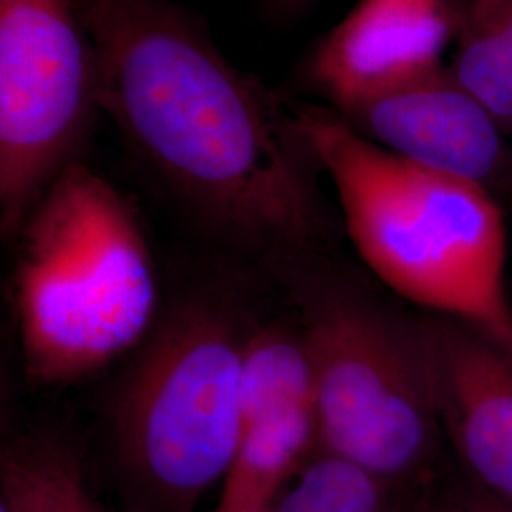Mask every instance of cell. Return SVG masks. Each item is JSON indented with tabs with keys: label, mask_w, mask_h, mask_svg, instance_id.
<instances>
[{
	"label": "cell",
	"mask_w": 512,
	"mask_h": 512,
	"mask_svg": "<svg viewBox=\"0 0 512 512\" xmlns=\"http://www.w3.org/2000/svg\"><path fill=\"white\" fill-rule=\"evenodd\" d=\"M92 512H110V511H107V509H103V507H101V505H99V503H97V501H95V499H93Z\"/></svg>",
	"instance_id": "18"
},
{
	"label": "cell",
	"mask_w": 512,
	"mask_h": 512,
	"mask_svg": "<svg viewBox=\"0 0 512 512\" xmlns=\"http://www.w3.org/2000/svg\"><path fill=\"white\" fill-rule=\"evenodd\" d=\"M14 310L27 378L71 384L137 346L158 308L135 209L103 175L67 165L18 232Z\"/></svg>",
	"instance_id": "3"
},
{
	"label": "cell",
	"mask_w": 512,
	"mask_h": 512,
	"mask_svg": "<svg viewBox=\"0 0 512 512\" xmlns=\"http://www.w3.org/2000/svg\"><path fill=\"white\" fill-rule=\"evenodd\" d=\"M293 109L366 266L410 302L512 353L507 226L497 196L385 150L325 105Z\"/></svg>",
	"instance_id": "2"
},
{
	"label": "cell",
	"mask_w": 512,
	"mask_h": 512,
	"mask_svg": "<svg viewBox=\"0 0 512 512\" xmlns=\"http://www.w3.org/2000/svg\"><path fill=\"white\" fill-rule=\"evenodd\" d=\"M281 14H296L304 8H308L313 0H270Z\"/></svg>",
	"instance_id": "16"
},
{
	"label": "cell",
	"mask_w": 512,
	"mask_h": 512,
	"mask_svg": "<svg viewBox=\"0 0 512 512\" xmlns=\"http://www.w3.org/2000/svg\"><path fill=\"white\" fill-rule=\"evenodd\" d=\"M0 512H8V509L4 505H0Z\"/></svg>",
	"instance_id": "21"
},
{
	"label": "cell",
	"mask_w": 512,
	"mask_h": 512,
	"mask_svg": "<svg viewBox=\"0 0 512 512\" xmlns=\"http://www.w3.org/2000/svg\"><path fill=\"white\" fill-rule=\"evenodd\" d=\"M423 507H425V512H458L452 495H448L440 501H433V503H423Z\"/></svg>",
	"instance_id": "17"
},
{
	"label": "cell",
	"mask_w": 512,
	"mask_h": 512,
	"mask_svg": "<svg viewBox=\"0 0 512 512\" xmlns=\"http://www.w3.org/2000/svg\"><path fill=\"white\" fill-rule=\"evenodd\" d=\"M418 323L442 437L465 480L512 509V353L450 317Z\"/></svg>",
	"instance_id": "8"
},
{
	"label": "cell",
	"mask_w": 512,
	"mask_h": 512,
	"mask_svg": "<svg viewBox=\"0 0 512 512\" xmlns=\"http://www.w3.org/2000/svg\"><path fill=\"white\" fill-rule=\"evenodd\" d=\"M450 495L458 512H512L511 507L495 501L490 495L482 494L467 480H463Z\"/></svg>",
	"instance_id": "15"
},
{
	"label": "cell",
	"mask_w": 512,
	"mask_h": 512,
	"mask_svg": "<svg viewBox=\"0 0 512 512\" xmlns=\"http://www.w3.org/2000/svg\"><path fill=\"white\" fill-rule=\"evenodd\" d=\"M99 105L92 38L73 0H0V222L18 236L76 162Z\"/></svg>",
	"instance_id": "6"
},
{
	"label": "cell",
	"mask_w": 512,
	"mask_h": 512,
	"mask_svg": "<svg viewBox=\"0 0 512 512\" xmlns=\"http://www.w3.org/2000/svg\"><path fill=\"white\" fill-rule=\"evenodd\" d=\"M408 512H425V507H423V503H421V505H416L414 509H410Z\"/></svg>",
	"instance_id": "19"
},
{
	"label": "cell",
	"mask_w": 512,
	"mask_h": 512,
	"mask_svg": "<svg viewBox=\"0 0 512 512\" xmlns=\"http://www.w3.org/2000/svg\"><path fill=\"white\" fill-rule=\"evenodd\" d=\"M0 488L8 512H92V495L71 452L54 440H19L2 454Z\"/></svg>",
	"instance_id": "13"
},
{
	"label": "cell",
	"mask_w": 512,
	"mask_h": 512,
	"mask_svg": "<svg viewBox=\"0 0 512 512\" xmlns=\"http://www.w3.org/2000/svg\"><path fill=\"white\" fill-rule=\"evenodd\" d=\"M253 512H272V507H266V509H258V511Z\"/></svg>",
	"instance_id": "20"
},
{
	"label": "cell",
	"mask_w": 512,
	"mask_h": 512,
	"mask_svg": "<svg viewBox=\"0 0 512 512\" xmlns=\"http://www.w3.org/2000/svg\"><path fill=\"white\" fill-rule=\"evenodd\" d=\"M319 450L401 488L439 452V416L420 323L372 298L323 289L306 308Z\"/></svg>",
	"instance_id": "5"
},
{
	"label": "cell",
	"mask_w": 512,
	"mask_h": 512,
	"mask_svg": "<svg viewBox=\"0 0 512 512\" xmlns=\"http://www.w3.org/2000/svg\"><path fill=\"white\" fill-rule=\"evenodd\" d=\"M456 31L454 0H359L311 50L304 78L342 114L444 69Z\"/></svg>",
	"instance_id": "7"
},
{
	"label": "cell",
	"mask_w": 512,
	"mask_h": 512,
	"mask_svg": "<svg viewBox=\"0 0 512 512\" xmlns=\"http://www.w3.org/2000/svg\"><path fill=\"white\" fill-rule=\"evenodd\" d=\"M395 486L359 465L317 450L272 512H408L395 499Z\"/></svg>",
	"instance_id": "14"
},
{
	"label": "cell",
	"mask_w": 512,
	"mask_h": 512,
	"mask_svg": "<svg viewBox=\"0 0 512 512\" xmlns=\"http://www.w3.org/2000/svg\"><path fill=\"white\" fill-rule=\"evenodd\" d=\"M319 450L313 408L258 421L241 433L238 452L222 480L213 512H253L272 507L279 492Z\"/></svg>",
	"instance_id": "10"
},
{
	"label": "cell",
	"mask_w": 512,
	"mask_h": 512,
	"mask_svg": "<svg viewBox=\"0 0 512 512\" xmlns=\"http://www.w3.org/2000/svg\"><path fill=\"white\" fill-rule=\"evenodd\" d=\"M338 116L414 164L512 194L511 139L448 67Z\"/></svg>",
	"instance_id": "9"
},
{
	"label": "cell",
	"mask_w": 512,
	"mask_h": 512,
	"mask_svg": "<svg viewBox=\"0 0 512 512\" xmlns=\"http://www.w3.org/2000/svg\"><path fill=\"white\" fill-rule=\"evenodd\" d=\"M245 340L217 308L173 313L148 342L116 404V446L154 512H194L224 480L241 440Z\"/></svg>",
	"instance_id": "4"
},
{
	"label": "cell",
	"mask_w": 512,
	"mask_h": 512,
	"mask_svg": "<svg viewBox=\"0 0 512 512\" xmlns=\"http://www.w3.org/2000/svg\"><path fill=\"white\" fill-rule=\"evenodd\" d=\"M300 408L315 410V368L304 332L268 329L245 340L239 370L241 429Z\"/></svg>",
	"instance_id": "12"
},
{
	"label": "cell",
	"mask_w": 512,
	"mask_h": 512,
	"mask_svg": "<svg viewBox=\"0 0 512 512\" xmlns=\"http://www.w3.org/2000/svg\"><path fill=\"white\" fill-rule=\"evenodd\" d=\"M458 31L448 67L512 141V0H454Z\"/></svg>",
	"instance_id": "11"
},
{
	"label": "cell",
	"mask_w": 512,
	"mask_h": 512,
	"mask_svg": "<svg viewBox=\"0 0 512 512\" xmlns=\"http://www.w3.org/2000/svg\"><path fill=\"white\" fill-rule=\"evenodd\" d=\"M73 2L92 38L101 110L194 217L255 249L329 236L323 171L293 103L165 0Z\"/></svg>",
	"instance_id": "1"
}]
</instances>
